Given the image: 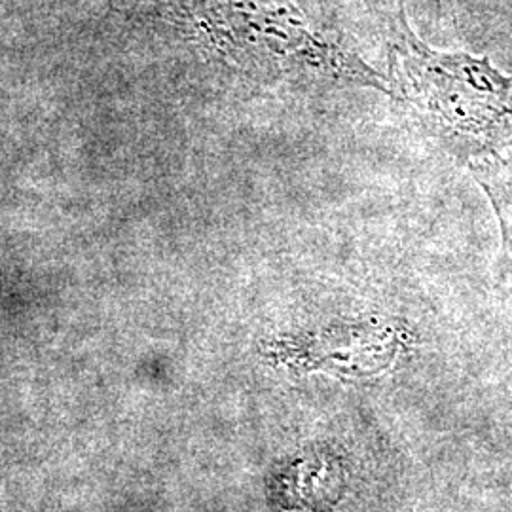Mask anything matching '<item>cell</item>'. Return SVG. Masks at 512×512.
I'll list each match as a JSON object with an SVG mask.
<instances>
[{
  "label": "cell",
  "mask_w": 512,
  "mask_h": 512,
  "mask_svg": "<svg viewBox=\"0 0 512 512\" xmlns=\"http://www.w3.org/2000/svg\"><path fill=\"white\" fill-rule=\"evenodd\" d=\"M494 209L501 234V256L512 268V141L467 164Z\"/></svg>",
  "instance_id": "cell-4"
},
{
  "label": "cell",
  "mask_w": 512,
  "mask_h": 512,
  "mask_svg": "<svg viewBox=\"0 0 512 512\" xmlns=\"http://www.w3.org/2000/svg\"><path fill=\"white\" fill-rule=\"evenodd\" d=\"M283 503L300 512H323L334 507L346 488V469L332 454L311 452L294 459L279 476Z\"/></svg>",
  "instance_id": "cell-3"
},
{
  "label": "cell",
  "mask_w": 512,
  "mask_h": 512,
  "mask_svg": "<svg viewBox=\"0 0 512 512\" xmlns=\"http://www.w3.org/2000/svg\"><path fill=\"white\" fill-rule=\"evenodd\" d=\"M420 346V330L408 317L372 313L359 321L302 334L283 346V355L298 370L376 378L412 361Z\"/></svg>",
  "instance_id": "cell-2"
},
{
  "label": "cell",
  "mask_w": 512,
  "mask_h": 512,
  "mask_svg": "<svg viewBox=\"0 0 512 512\" xmlns=\"http://www.w3.org/2000/svg\"><path fill=\"white\" fill-rule=\"evenodd\" d=\"M391 97L403 101L421 129L461 164L512 141V74L484 55L444 52L412 29L404 0L387 23Z\"/></svg>",
  "instance_id": "cell-1"
}]
</instances>
